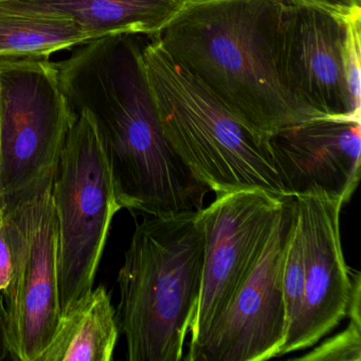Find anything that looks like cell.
Listing matches in <instances>:
<instances>
[{
	"label": "cell",
	"instance_id": "6da1fadb",
	"mask_svg": "<svg viewBox=\"0 0 361 361\" xmlns=\"http://www.w3.org/2000/svg\"><path fill=\"white\" fill-rule=\"evenodd\" d=\"M283 0H185L158 35L166 51L229 113L270 135L308 121L282 65Z\"/></svg>",
	"mask_w": 361,
	"mask_h": 361
},
{
	"label": "cell",
	"instance_id": "7a4b0ae2",
	"mask_svg": "<svg viewBox=\"0 0 361 361\" xmlns=\"http://www.w3.org/2000/svg\"><path fill=\"white\" fill-rule=\"evenodd\" d=\"M200 210L145 215L118 274L117 320L130 361H181L204 265Z\"/></svg>",
	"mask_w": 361,
	"mask_h": 361
},
{
	"label": "cell",
	"instance_id": "3957f363",
	"mask_svg": "<svg viewBox=\"0 0 361 361\" xmlns=\"http://www.w3.org/2000/svg\"><path fill=\"white\" fill-rule=\"evenodd\" d=\"M143 62L162 132L194 178L217 195L263 190L290 197L276 171L269 137L245 126L178 64L158 35Z\"/></svg>",
	"mask_w": 361,
	"mask_h": 361
},
{
	"label": "cell",
	"instance_id": "277c9868",
	"mask_svg": "<svg viewBox=\"0 0 361 361\" xmlns=\"http://www.w3.org/2000/svg\"><path fill=\"white\" fill-rule=\"evenodd\" d=\"M77 115L52 185L61 317L94 288L111 223L122 209L96 123L86 111Z\"/></svg>",
	"mask_w": 361,
	"mask_h": 361
},
{
	"label": "cell",
	"instance_id": "5b68a950",
	"mask_svg": "<svg viewBox=\"0 0 361 361\" xmlns=\"http://www.w3.org/2000/svg\"><path fill=\"white\" fill-rule=\"evenodd\" d=\"M77 117L56 62L0 56V204L54 175Z\"/></svg>",
	"mask_w": 361,
	"mask_h": 361
},
{
	"label": "cell",
	"instance_id": "8992f818",
	"mask_svg": "<svg viewBox=\"0 0 361 361\" xmlns=\"http://www.w3.org/2000/svg\"><path fill=\"white\" fill-rule=\"evenodd\" d=\"M54 177L3 204L12 250L11 280L4 297L8 348L16 360L39 361L60 322Z\"/></svg>",
	"mask_w": 361,
	"mask_h": 361
},
{
	"label": "cell",
	"instance_id": "52a82bcc",
	"mask_svg": "<svg viewBox=\"0 0 361 361\" xmlns=\"http://www.w3.org/2000/svg\"><path fill=\"white\" fill-rule=\"evenodd\" d=\"M295 216L293 197L282 210L252 269L225 312L217 317L183 360L265 361L286 340L283 262Z\"/></svg>",
	"mask_w": 361,
	"mask_h": 361
},
{
	"label": "cell",
	"instance_id": "ba28073f",
	"mask_svg": "<svg viewBox=\"0 0 361 361\" xmlns=\"http://www.w3.org/2000/svg\"><path fill=\"white\" fill-rule=\"evenodd\" d=\"M284 202L263 190H240L219 194L208 208L200 209L204 265L190 344L198 341L231 303L263 250Z\"/></svg>",
	"mask_w": 361,
	"mask_h": 361
},
{
	"label": "cell",
	"instance_id": "9c48e42d",
	"mask_svg": "<svg viewBox=\"0 0 361 361\" xmlns=\"http://www.w3.org/2000/svg\"><path fill=\"white\" fill-rule=\"evenodd\" d=\"M293 200L303 244L304 298L276 357L312 348L329 335L348 316L353 291L340 233L344 202L319 187Z\"/></svg>",
	"mask_w": 361,
	"mask_h": 361
},
{
	"label": "cell",
	"instance_id": "30bf717a",
	"mask_svg": "<svg viewBox=\"0 0 361 361\" xmlns=\"http://www.w3.org/2000/svg\"><path fill=\"white\" fill-rule=\"evenodd\" d=\"M346 20L307 5L285 4L282 65L291 98L308 119L361 120L346 75Z\"/></svg>",
	"mask_w": 361,
	"mask_h": 361
},
{
	"label": "cell",
	"instance_id": "8fae6325",
	"mask_svg": "<svg viewBox=\"0 0 361 361\" xmlns=\"http://www.w3.org/2000/svg\"><path fill=\"white\" fill-rule=\"evenodd\" d=\"M269 145L290 197L312 187L344 204L352 197L360 178V120H308L270 135Z\"/></svg>",
	"mask_w": 361,
	"mask_h": 361
},
{
	"label": "cell",
	"instance_id": "7c38bea8",
	"mask_svg": "<svg viewBox=\"0 0 361 361\" xmlns=\"http://www.w3.org/2000/svg\"><path fill=\"white\" fill-rule=\"evenodd\" d=\"M185 0H0V11L73 22L92 39L107 35H160Z\"/></svg>",
	"mask_w": 361,
	"mask_h": 361
},
{
	"label": "cell",
	"instance_id": "4fadbf2b",
	"mask_svg": "<svg viewBox=\"0 0 361 361\" xmlns=\"http://www.w3.org/2000/svg\"><path fill=\"white\" fill-rule=\"evenodd\" d=\"M117 312L104 285L61 317L39 361H111L119 338Z\"/></svg>",
	"mask_w": 361,
	"mask_h": 361
},
{
	"label": "cell",
	"instance_id": "5bb4252c",
	"mask_svg": "<svg viewBox=\"0 0 361 361\" xmlns=\"http://www.w3.org/2000/svg\"><path fill=\"white\" fill-rule=\"evenodd\" d=\"M92 41L66 20L0 11V56L49 59L56 52Z\"/></svg>",
	"mask_w": 361,
	"mask_h": 361
},
{
	"label": "cell",
	"instance_id": "9a60e30c",
	"mask_svg": "<svg viewBox=\"0 0 361 361\" xmlns=\"http://www.w3.org/2000/svg\"><path fill=\"white\" fill-rule=\"evenodd\" d=\"M282 283L288 334L299 318L304 298L303 244L295 210L293 227L285 249Z\"/></svg>",
	"mask_w": 361,
	"mask_h": 361
},
{
	"label": "cell",
	"instance_id": "2e32d148",
	"mask_svg": "<svg viewBox=\"0 0 361 361\" xmlns=\"http://www.w3.org/2000/svg\"><path fill=\"white\" fill-rule=\"evenodd\" d=\"M361 323L350 321L344 331L329 338L318 348L298 360L305 361H360L361 360Z\"/></svg>",
	"mask_w": 361,
	"mask_h": 361
},
{
	"label": "cell",
	"instance_id": "e0dca14e",
	"mask_svg": "<svg viewBox=\"0 0 361 361\" xmlns=\"http://www.w3.org/2000/svg\"><path fill=\"white\" fill-rule=\"evenodd\" d=\"M346 75L353 104L361 111V14L346 20Z\"/></svg>",
	"mask_w": 361,
	"mask_h": 361
},
{
	"label": "cell",
	"instance_id": "ac0fdd59",
	"mask_svg": "<svg viewBox=\"0 0 361 361\" xmlns=\"http://www.w3.org/2000/svg\"><path fill=\"white\" fill-rule=\"evenodd\" d=\"M12 250L9 234L1 215L0 221V293H5L11 280Z\"/></svg>",
	"mask_w": 361,
	"mask_h": 361
},
{
	"label": "cell",
	"instance_id": "d6986e66",
	"mask_svg": "<svg viewBox=\"0 0 361 361\" xmlns=\"http://www.w3.org/2000/svg\"><path fill=\"white\" fill-rule=\"evenodd\" d=\"M285 4L308 5L321 8L327 11H338L350 5L352 0H283Z\"/></svg>",
	"mask_w": 361,
	"mask_h": 361
},
{
	"label": "cell",
	"instance_id": "ffe728a7",
	"mask_svg": "<svg viewBox=\"0 0 361 361\" xmlns=\"http://www.w3.org/2000/svg\"><path fill=\"white\" fill-rule=\"evenodd\" d=\"M8 348L7 314H6L5 297L0 293V360L7 358Z\"/></svg>",
	"mask_w": 361,
	"mask_h": 361
},
{
	"label": "cell",
	"instance_id": "44dd1931",
	"mask_svg": "<svg viewBox=\"0 0 361 361\" xmlns=\"http://www.w3.org/2000/svg\"><path fill=\"white\" fill-rule=\"evenodd\" d=\"M1 215H3V204L0 206V221H1Z\"/></svg>",
	"mask_w": 361,
	"mask_h": 361
},
{
	"label": "cell",
	"instance_id": "7402d4cb",
	"mask_svg": "<svg viewBox=\"0 0 361 361\" xmlns=\"http://www.w3.org/2000/svg\"><path fill=\"white\" fill-rule=\"evenodd\" d=\"M357 3L360 4L361 5V0H356Z\"/></svg>",
	"mask_w": 361,
	"mask_h": 361
},
{
	"label": "cell",
	"instance_id": "603a6c76",
	"mask_svg": "<svg viewBox=\"0 0 361 361\" xmlns=\"http://www.w3.org/2000/svg\"><path fill=\"white\" fill-rule=\"evenodd\" d=\"M0 206H1V204H0Z\"/></svg>",
	"mask_w": 361,
	"mask_h": 361
}]
</instances>
